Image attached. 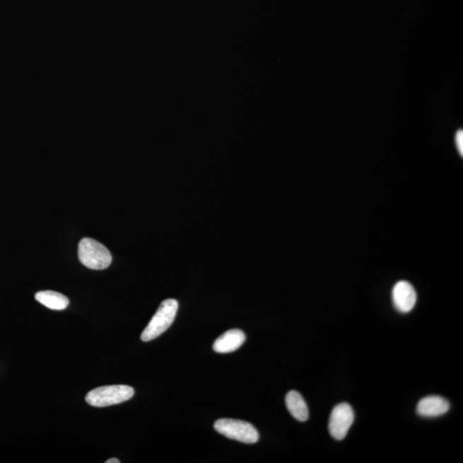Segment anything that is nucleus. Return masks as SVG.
<instances>
[{"label":"nucleus","mask_w":463,"mask_h":463,"mask_svg":"<svg viewBox=\"0 0 463 463\" xmlns=\"http://www.w3.org/2000/svg\"><path fill=\"white\" fill-rule=\"evenodd\" d=\"M178 303L177 300L168 299L164 300L158 308L156 314L145 328L141 335V340L143 342H150L157 338L172 326L177 315Z\"/></svg>","instance_id":"nucleus-1"},{"label":"nucleus","mask_w":463,"mask_h":463,"mask_svg":"<svg viewBox=\"0 0 463 463\" xmlns=\"http://www.w3.org/2000/svg\"><path fill=\"white\" fill-rule=\"evenodd\" d=\"M79 258L85 267L96 270L107 269L113 259L107 247L91 238H84L79 242Z\"/></svg>","instance_id":"nucleus-2"},{"label":"nucleus","mask_w":463,"mask_h":463,"mask_svg":"<svg viewBox=\"0 0 463 463\" xmlns=\"http://www.w3.org/2000/svg\"><path fill=\"white\" fill-rule=\"evenodd\" d=\"M134 389L128 385H108L96 388L87 394L85 400L96 408L125 403L134 396Z\"/></svg>","instance_id":"nucleus-3"},{"label":"nucleus","mask_w":463,"mask_h":463,"mask_svg":"<svg viewBox=\"0 0 463 463\" xmlns=\"http://www.w3.org/2000/svg\"><path fill=\"white\" fill-rule=\"evenodd\" d=\"M214 428L222 435L230 440L244 442V444H255L259 440L258 430L248 422L233 420L220 419L215 421Z\"/></svg>","instance_id":"nucleus-4"},{"label":"nucleus","mask_w":463,"mask_h":463,"mask_svg":"<svg viewBox=\"0 0 463 463\" xmlns=\"http://www.w3.org/2000/svg\"><path fill=\"white\" fill-rule=\"evenodd\" d=\"M353 421L355 413L350 405L340 404L333 408L330 421H328V430L331 435L336 440H342L347 436Z\"/></svg>","instance_id":"nucleus-5"},{"label":"nucleus","mask_w":463,"mask_h":463,"mask_svg":"<svg viewBox=\"0 0 463 463\" xmlns=\"http://www.w3.org/2000/svg\"><path fill=\"white\" fill-rule=\"evenodd\" d=\"M392 300L398 311L408 314L411 311L417 302V294L413 287L408 282H398L393 287Z\"/></svg>","instance_id":"nucleus-6"},{"label":"nucleus","mask_w":463,"mask_h":463,"mask_svg":"<svg viewBox=\"0 0 463 463\" xmlns=\"http://www.w3.org/2000/svg\"><path fill=\"white\" fill-rule=\"evenodd\" d=\"M450 404L445 398L430 396L423 398L417 405L416 411L421 417L433 418L442 416L449 411Z\"/></svg>","instance_id":"nucleus-7"},{"label":"nucleus","mask_w":463,"mask_h":463,"mask_svg":"<svg viewBox=\"0 0 463 463\" xmlns=\"http://www.w3.org/2000/svg\"><path fill=\"white\" fill-rule=\"evenodd\" d=\"M246 339L245 333L237 328L230 330L219 336L213 345V349L219 353H229L236 351Z\"/></svg>","instance_id":"nucleus-8"},{"label":"nucleus","mask_w":463,"mask_h":463,"mask_svg":"<svg viewBox=\"0 0 463 463\" xmlns=\"http://www.w3.org/2000/svg\"><path fill=\"white\" fill-rule=\"evenodd\" d=\"M286 405L288 411L295 419L306 421L309 417V410L306 401L298 391H291L287 394Z\"/></svg>","instance_id":"nucleus-9"},{"label":"nucleus","mask_w":463,"mask_h":463,"mask_svg":"<svg viewBox=\"0 0 463 463\" xmlns=\"http://www.w3.org/2000/svg\"><path fill=\"white\" fill-rule=\"evenodd\" d=\"M35 299L43 306L56 311L64 310L69 304L67 296L55 291L38 292Z\"/></svg>","instance_id":"nucleus-10"},{"label":"nucleus","mask_w":463,"mask_h":463,"mask_svg":"<svg viewBox=\"0 0 463 463\" xmlns=\"http://www.w3.org/2000/svg\"><path fill=\"white\" fill-rule=\"evenodd\" d=\"M456 143L461 156H463V132L462 130L458 131L456 136Z\"/></svg>","instance_id":"nucleus-11"},{"label":"nucleus","mask_w":463,"mask_h":463,"mask_svg":"<svg viewBox=\"0 0 463 463\" xmlns=\"http://www.w3.org/2000/svg\"><path fill=\"white\" fill-rule=\"evenodd\" d=\"M105 462H107V463H120V461L118 460V459H116V458H111V459H109V460H108Z\"/></svg>","instance_id":"nucleus-12"}]
</instances>
